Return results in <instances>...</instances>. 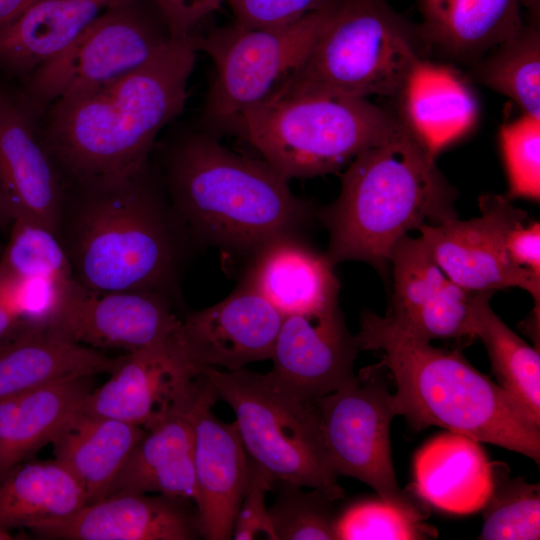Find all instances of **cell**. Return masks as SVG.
<instances>
[{
  "mask_svg": "<svg viewBox=\"0 0 540 540\" xmlns=\"http://www.w3.org/2000/svg\"><path fill=\"white\" fill-rule=\"evenodd\" d=\"M195 36L171 37L135 70L54 100L39 133L55 165L77 184L127 178L147 168L159 132L185 106Z\"/></svg>",
  "mask_w": 540,
  "mask_h": 540,
  "instance_id": "1",
  "label": "cell"
},
{
  "mask_svg": "<svg viewBox=\"0 0 540 540\" xmlns=\"http://www.w3.org/2000/svg\"><path fill=\"white\" fill-rule=\"evenodd\" d=\"M354 337L359 350L380 353L396 387V413L415 429L439 426L539 464L540 424L459 351L434 347L372 311L361 313Z\"/></svg>",
  "mask_w": 540,
  "mask_h": 540,
  "instance_id": "2",
  "label": "cell"
},
{
  "mask_svg": "<svg viewBox=\"0 0 540 540\" xmlns=\"http://www.w3.org/2000/svg\"><path fill=\"white\" fill-rule=\"evenodd\" d=\"M456 198L435 157L400 123L348 164L338 197L319 211L329 233L324 254L333 266L361 261L386 274L396 242L457 218Z\"/></svg>",
  "mask_w": 540,
  "mask_h": 540,
  "instance_id": "3",
  "label": "cell"
},
{
  "mask_svg": "<svg viewBox=\"0 0 540 540\" xmlns=\"http://www.w3.org/2000/svg\"><path fill=\"white\" fill-rule=\"evenodd\" d=\"M166 181L176 216L199 241L238 254L299 236L311 206L263 159L241 155L212 133H191L171 149Z\"/></svg>",
  "mask_w": 540,
  "mask_h": 540,
  "instance_id": "4",
  "label": "cell"
},
{
  "mask_svg": "<svg viewBox=\"0 0 540 540\" xmlns=\"http://www.w3.org/2000/svg\"><path fill=\"white\" fill-rule=\"evenodd\" d=\"M78 185L84 193L66 251L76 281L95 291L166 294L179 262V237L148 167Z\"/></svg>",
  "mask_w": 540,
  "mask_h": 540,
  "instance_id": "5",
  "label": "cell"
},
{
  "mask_svg": "<svg viewBox=\"0 0 540 540\" xmlns=\"http://www.w3.org/2000/svg\"><path fill=\"white\" fill-rule=\"evenodd\" d=\"M367 98L323 89L270 94L227 130L239 134L288 181L336 172L399 125Z\"/></svg>",
  "mask_w": 540,
  "mask_h": 540,
  "instance_id": "6",
  "label": "cell"
},
{
  "mask_svg": "<svg viewBox=\"0 0 540 540\" xmlns=\"http://www.w3.org/2000/svg\"><path fill=\"white\" fill-rule=\"evenodd\" d=\"M418 26L387 0H333L302 65L271 94L323 89L367 98H395L422 57Z\"/></svg>",
  "mask_w": 540,
  "mask_h": 540,
  "instance_id": "7",
  "label": "cell"
},
{
  "mask_svg": "<svg viewBox=\"0 0 540 540\" xmlns=\"http://www.w3.org/2000/svg\"><path fill=\"white\" fill-rule=\"evenodd\" d=\"M233 409L247 455L276 480L317 489L339 500L344 491L328 457L314 403L276 388L265 374L240 368L202 370Z\"/></svg>",
  "mask_w": 540,
  "mask_h": 540,
  "instance_id": "8",
  "label": "cell"
},
{
  "mask_svg": "<svg viewBox=\"0 0 540 540\" xmlns=\"http://www.w3.org/2000/svg\"><path fill=\"white\" fill-rule=\"evenodd\" d=\"M333 0L297 22L279 28H249L235 23L195 36L198 51L213 61L204 116L212 127L227 129L246 109L265 100L308 56L325 24Z\"/></svg>",
  "mask_w": 540,
  "mask_h": 540,
  "instance_id": "9",
  "label": "cell"
},
{
  "mask_svg": "<svg viewBox=\"0 0 540 540\" xmlns=\"http://www.w3.org/2000/svg\"><path fill=\"white\" fill-rule=\"evenodd\" d=\"M388 375L382 362L366 367L353 381L314 404L328 457L338 475L367 484L386 501L417 506L400 489L393 467L390 425L397 413Z\"/></svg>",
  "mask_w": 540,
  "mask_h": 540,
  "instance_id": "10",
  "label": "cell"
},
{
  "mask_svg": "<svg viewBox=\"0 0 540 540\" xmlns=\"http://www.w3.org/2000/svg\"><path fill=\"white\" fill-rule=\"evenodd\" d=\"M170 40L167 25L144 12L139 0L124 1L34 70L23 95L39 109L43 103L96 88L140 67Z\"/></svg>",
  "mask_w": 540,
  "mask_h": 540,
  "instance_id": "11",
  "label": "cell"
},
{
  "mask_svg": "<svg viewBox=\"0 0 540 540\" xmlns=\"http://www.w3.org/2000/svg\"><path fill=\"white\" fill-rule=\"evenodd\" d=\"M481 215L458 218L438 225L418 227L434 259L456 284L478 292L510 287L527 291L539 307L540 277L511 259L507 241L511 231L524 224L527 213L507 197L487 193L479 197Z\"/></svg>",
  "mask_w": 540,
  "mask_h": 540,
  "instance_id": "12",
  "label": "cell"
},
{
  "mask_svg": "<svg viewBox=\"0 0 540 540\" xmlns=\"http://www.w3.org/2000/svg\"><path fill=\"white\" fill-rule=\"evenodd\" d=\"M108 381L92 390L80 411L151 428L191 409L209 380L188 359L178 332L152 347L127 353Z\"/></svg>",
  "mask_w": 540,
  "mask_h": 540,
  "instance_id": "13",
  "label": "cell"
},
{
  "mask_svg": "<svg viewBox=\"0 0 540 540\" xmlns=\"http://www.w3.org/2000/svg\"><path fill=\"white\" fill-rule=\"evenodd\" d=\"M181 322L164 293L95 291L75 279L45 330L94 349L132 353L169 340Z\"/></svg>",
  "mask_w": 540,
  "mask_h": 540,
  "instance_id": "14",
  "label": "cell"
},
{
  "mask_svg": "<svg viewBox=\"0 0 540 540\" xmlns=\"http://www.w3.org/2000/svg\"><path fill=\"white\" fill-rule=\"evenodd\" d=\"M359 351L338 303L320 310L283 316L267 379L280 391L307 403L356 378Z\"/></svg>",
  "mask_w": 540,
  "mask_h": 540,
  "instance_id": "15",
  "label": "cell"
},
{
  "mask_svg": "<svg viewBox=\"0 0 540 540\" xmlns=\"http://www.w3.org/2000/svg\"><path fill=\"white\" fill-rule=\"evenodd\" d=\"M282 319L263 296L241 283L219 303L182 318L179 338L198 370L234 371L270 359Z\"/></svg>",
  "mask_w": 540,
  "mask_h": 540,
  "instance_id": "16",
  "label": "cell"
},
{
  "mask_svg": "<svg viewBox=\"0 0 540 540\" xmlns=\"http://www.w3.org/2000/svg\"><path fill=\"white\" fill-rule=\"evenodd\" d=\"M208 380L187 411L194 429V504L201 537L228 540L247 484L248 455L235 422L224 423L212 413L218 395Z\"/></svg>",
  "mask_w": 540,
  "mask_h": 540,
  "instance_id": "17",
  "label": "cell"
},
{
  "mask_svg": "<svg viewBox=\"0 0 540 540\" xmlns=\"http://www.w3.org/2000/svg\"><path fill=\"white\" fill-rule=\"evenodd\" d=\"M37 112L23 94L0 91V178L13 219L34 221L59 236L62 188L40 137Z\"/></svg>",
  "mask_w": 540,
  "mask_h": 540,
  "instance_id": "18",
  "label": "cell"
},
{
  "mask_svg": "<svg viewBox=\"0 0 540 540\" xmlns=\"http://www.w3.org/2000/svg\"><path fill=\"white\" fill-rule=\"evenodd\" d=\"M188 502L161 494H113L29 529L49 539L192 540L201 534L197 511H191Z\"/></svg>",
  "mask_w": 540,
  "mask_h": 540,
  "instance_id": "19",
  "label": "cell"
},
{
  "mask_svg": "<svg viewBox=\"0 0 540 540\" xmlns=\"http://www.w3.org/2000/svg\"><path fill=\"white\" fill-rule=\"evenodd\" d=\"M394 100L398 119L434 157L466 136L479 117L467 79L450 65L424 58L414 64Z\"/></svg>",
  "mask_w": 540,
  "mask_h": 540,
  "instance_id": "20",
  "label": "cell"
},
{
  "mask_svg": "<svg viewBox=\"0 0 540 540\" xmlns=\"http://www.w3.org/2000/svg\"><path fill=\"white\" fill-rule=\"evenodd\" d=\"M425 44L470 66L524 25L523 9L539 14L538 0H416Z\"/></svg>",
  "mask_w": 540,
  "mask_h": 540,
  "instance_id": "21",
  "label": "cell"
},
{
  "mask_svg": "<svg viewBox=\"0 0 540 540\" xmlns=\"http://www.w3.org/2000/svg\"><path fill=\"white\" fill-rule=\"evenodd\" d=\"M242 283L263 296L282 316L338 303L333 265L299 236L272 240L252 256Z\"/></svg>",
  "mask_w": 540,
  "mask_h": 540,
  "instance_id": "22",
  "label": "cell"
},
{
  "mask_svg": "<svg viewBox=\"0 0 540 540\" xmlns=\"http://www.w3.org/2000/svg\"><path fill=\"white\" fill-rule=\"evenodd\" d=\"M413 489L425 503L453 514L482 510L493 486L492 462L479 442L448 431L418 450Z\"/></svg>",
  "mask_w": 540,
  "mask_h": 540,
  "instance_id": "23",
  "label": "cell"
},
{
  "mask_svg": "<svg viewBox=\"0 0 540 540\" xmlns=\"http://www.w3.org/2000/svg\"><path fill=\"white\" fill-rule=\"evenodd\" d=\"M121 358L19 323L0 342V401L61 379L112 373Z\"/></svg>",
  "mask_w": 540,
  "mask_h": 540,
  "instance_id": "24",
  "label": "cell"
},
{
  "mask_svg": "<svg viewBox=\"0 0 540 540\" xmlns=\"http://www.w3.org/2000/svg\"><path fill=\"white\" fill-rule=\"evenodd\" d=\"M145 434L140 426L79 410L62 424L50 443L55 459L82 487L87 505L107 496L114 478Z\"/></svg>",
  "mask_w": 540,
  "mask_h": 540,
  "instance_id": "25",
  "label": "cell"
},
{
  "mask_svg": "<svg viewBox=\"0 0 540 540\" xmlns=\"http://www.w3.org/2000/svg\"><path fill=\"white\" fill-rule=\"evenodd\" d=\"M158 493L195 503L194 429L174 413L146 430L114 478L107 496Z\"/></svg>",
  "mask_w": 540,
  "mask_h": 540,
  "instance_id": "26",
  "label": "cell"
},
{
  "mask_svg": "<svg viewBox=\"0 0 540 540\" xmlns=\"http://www.w3.org/2000/svg\"><path fill=\"white\" fill-rule=\"evenodd\" d=\"M124 1L37 0L0 30V67L17 74L32 73Z\"/></svg>",
  "mask_w": 540,
  "mask_h": 540,
  "instance_id": "27",
  "label": "cell"
},
{
  "mask_svg": "<svg viewBox=\"0 0 540 540\" xmlns=\"http://www.w3.org/2000/svg\"><path fill=\"white\" fill-rule=\"evenodd\" d=\"M90 379L69 377L0 401V477L51 442L92 391Z\"/></svg>",
  "mask_w": 540,
  "mask_h": 540,
  "instance_id": "28",
  "label": "cell"
},
{
  "mask_svg": "<svg viewBox=\"0 0 540 540\" xmlns=\"http://www.w3.org/2000/svg\"><path fill=\"white\" fill-rule=\"evenodd\" d=\"M85 505L82 487L56 459L20 463L0 477V527L7 531L63 519Z\"/></svg>",
  "mask_w": 540,
  "mask_h": 540,
  "instance_id": "29",
  "label": "cell"
},
{
  "mask_svg": "<svg viewBox=\"0 0 540 540\" xmlns=\"http://www.w3.org/2000/svg\"><path fill=\"white\" fill-rule=\"evenodd\" d=\"M493 292H483L475 314V337L482 340L499 385L540 424V355L492 310Z\"/></svg>",
  "mask_w": 540,
  "mask_h": 540,
  "instance_id": "30",
  "label": "cell"
},
{
  "mask_svg": "<svg viewBox=\"0 0 540 540\" xmlns=\"http://www.w3.org/2000/svg\"><path fill=\"white\" fill-rule=\"evenodd\" d=\"M529 18L514 36L472 64L469 76L510 98L522 113L540 118L539 15Z\"/></svg>",
  "mask_w": 540,
  "mask_h": 540,
  "instance_id": "31",
  "label": "cell"
},
{
  "mask_svg": "<svg viewBox=\"0 0 540 540\" xmlns=\"http://www.w3.org/2000/svg\"><path fill=\"white\" fill-rule=\"evenodd\" d=\"M493 486L482 508L484 540L540 538V489L521 478H510L505 463L492 462Z\"/></svg>",
  "mask_w": 540,
  "mask_h": 540,
  "instance_id": "32",
  "label": "cell"
},
{
  "mask_svg": "<svg viewBox=\"0 0 540 540\" xmlns=\"http://www.w3.org/2000/svg\"><path fill=\"white\" fill-rule=\"evenodd\" d=\"M393 293L389 316L404 325L430 301L448 280L421 238H400L391 250Z\"/></svg>",
  "mask_w": 540,
  "mask_h": 540,
  "instance_id": "33",
  "label": "cell"
},
{
  "mask_svg": "<svg viewBox=\"0 0 540 540\" xmlns=\"http://www.w3.org/2000/svg\"><path fill=\"white\" fill-rule=\"evenodd\" d=\"M419 505L404 506L384 499L363 500L337 514L335 540H412L435 538Z\"/></svg>",
  "mask_w": 540,
  "mask_h": 540,
  "instance_id": "34",
  "label": "cell"
},
{
  "mask_svg": "<svg viewBox=\"0 0 540 540\" xmlns=\"http://www.w3.org/2000/svg\"><path fill=\"white\" fill-rule=\"evenodd\" d=\"M0 270L27 280L67 282L75 278L59 236L21 217L13 219Z\"/></svg>",
  "mask_w": 540,
  "mask_h": 540,
  "instance_id": "35",
  "label": "cell"
},
{
  "mask_svg": "<svg viewBox=\"0 0 540 540\" xmlns=\"http://www.w3.org/2000/svg\"><path fill=\"white\" fill-rule=\"evenodd\" d=\"M277 481V495L268 508L276 540L334 539L336 500L317 489Z\"/></svg>",
  "mask_w": 540,
  "mask_h": 540,
  "instance_id": "36",
  "label": "cell"
},
{
  "mask_svg": "<svg viewBox=\"0 0 540 540\" xmlns=\"http://www.w3.org/2000/svg\"><path fill=\"white\" fill-rule=\"evenodd\" d=\"M483 292L466 289L448 279L438 293L404 325L413 336L434 339L475 338V314Z\"/></svg>",
  "mask_w": 540,
  "mask_h": 540,
  "instance_id": "37",
  "label": "cell"
},
{
  "mask_svg": "<svg viewBox=\"0 0 540 540\" xmlns=\"http://www.w3.org/2000/svg\"><path fill=\"white\" fill-rule=\"evenodd\" d=\"M499 141L508 179V199H540V118L522 113L504 123Z\"/></svg>",
  "mask_w": 540,
  "mask_h": 540,
  "instance_id": "38",
  "label": "cell"
},
{
  "mask_svg": "<svg viewBox=\"0 0 540 540\" xmlns=\"http://www.w3.org/2000/svg\"><path fill=\"white\" fill-rule=\"evenodd\" d=\"M276 482L274 476L248 456L247 484L233 526L232 539L276 540L266 507V494Z\"/></svg>",
  "mask_w": 540,
  "mask_h": 540,
  "instance_id": "39",
  "label": "cell"
},
{
  "mask_svg": "<svg viewBox=\"0 0 540 540\" xmlns=\"http://www.w3.org/2000/svg\"><path fill=\"white\" fill-rule=\"evenodd\" d=\"M328 0H228L236 23L258 29L284 27L322 7Z\"/></svg>",
  "mask_w": 540,
  "mask_h": 540,
  "instance_id": "40",
  "label": "cell"
},
{
  "mask_svg": "<svg viewBox=\"0 0 540 540\" xmlns=\"http://www.w3.org/2000/svg\"><path fill=\"white\" fill-rule=\"evenodd\" d=\"M171 37L194 34L196 26L220 8L222 0H152Z\"/></svg>",
  "mask_w": 540,
  "mask_h": 540,
  "instance_id": "41",
  "label": "cell"
},
{
  "mask_svg": "<svg viewBox=\"0 0 540 540\" xmlns=\"http://www.w3.org/2000/svg\"><path fill=\"white\" fill-rule=\"evenodd\" d=\"M508 253L515 264L540 277V224L518 225L509 234Z\"/></svg>",
  "mask_w": 540,
  "mask_h": 540,
  "instance_id": "42",
  "label": "cell"
},
{
  "mask_svg": "<svg viewBox=\"0 0 540 540\" xmlns=\"http://www.w3.org/2000/svg\"><path fill=\"white\" fill-rule=\"evenodd\" d=\"M37 0H0V30L16 20Z\"/></svg>",
  "mask_w": 540,
  "mask_h": 540,
  "instance_id": "43",
  "label": "cell"
},
{
  "mask_svg": "<svg viewBox=\"0 0 540 540\" xmlns=\"http://www.w3.org/2000/svg\"><path fill=\"white\" fill-rule=\"evenodd\" d=\"M20 320L0 302V342L19 325Z\"/></svg>",
  "mask_w": 540,
  "mask_h": 540,
  "instance_id": "44",
  "label": "cell"
},
{
  "mask_svg": "<svg viewBox=\"0 0 540 540\" xmlns=\"http://www.w3.org/2000/svg\"><path fill=\"white\" fill-rule=\"evenodd\" d=\"M13 222L10 204L0 178V230Z\"/></svg>",
  "mask_w": 540,
  "mask_h": 540,
  "instance_id": "45",
  "label": "cell"
},
{
  "mask_svg": "<svg viewBox=\"0 0 540 540\" xmlns=\"http://www.w3.org/2000/svg\"><path fill=\"white\" fill-rule=\"evenodd\" d=\"M11 539V535L9 532L3 528L0 527V540H8Z\"/></svg>",
  "mask_w": 540,
  "mask_h": 540,
  "instance_id": "46",
  "label": "cell"
}]
</instances>
